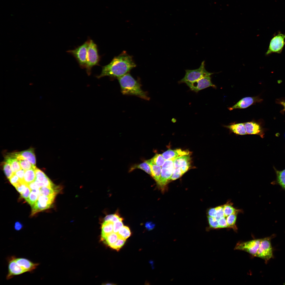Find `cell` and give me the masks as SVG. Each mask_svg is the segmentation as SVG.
Wrapping results in <instances>:
<instances>
[{"instance_id": "obj_36", "label": "cell", "mask_w": 285, "mask_h": 285, "mask_svg": "<svg viewBox=\"0 0 285 285\" xmlns=\"http://www.w3.org/2000/svg\"><path fill=\"white\" fill-rule=\"evenodd\" d=\"M216 216L215 218L218 220L219 219L225 217L224 215L223 205L215 207Z\"/></svg>"}, {"instance_id": "obj_35", "label": "cell", "mask_w": 285, "mask_h": 285, "mask_svg": "<svg viewBox=\"0 0 285 285\" xmlns=\"http://www.w3.org/2000/svg\"><path fill=\"white\" fill-rule=\"evenodd\" d=\"M125 241V240L118 238L117 240L115 243L110 246L112 248L118 251L124 245Z\"/></svg>"}, {"instance_id": "obj_31", "label": "cell", "mask_w": 285, "mask_h": 285, "mask_svg": "<svg viewBox=\"0 0 285 285\" xmlns=\"http://www.w3.org/2000/svg\"><path fill=\"white\" fill-rule=\"evenodd\" d=\"M150 160L153 163L161 167L163 164L165 160L162 154H156Z\"/></svg>"}, {"instance_id": "obj_29", "label": "cell", "mask_w": 285, "mask_h": 285, "mask_svg": "<svg viewBox=\"0 0 285 285\" xmlns=\"http://www.w3.org/2000/svg\"><path fill=\"white\" fill-rule=\"evenodd\" d=\"M232 205V203L230 201L223 205L224 215L225 217L241 210L235 208Z\"/></svg>"}, {"instance_id": "obj_40", "label": "cell", "mask_w": 285, "mask_h": 285, "mask_svg": "<svg viewBox=\"0 0 285 285\" xmlns=\"http://www.w3.org/2000/svg\"><path fill=\"white\" fill-rule=\"evenodd\" d=\"M9 179L10 183L15 187L18 185L21 182L18 177L15 173Z\"/></svg>"}, {"instance_id": "obj_2", "label": "cell", "mask_w": 285, "mask_h": 285, "mask_svg": "<svg viewBox=\"0 0 285 285\" xmlns=\"http://www.w3.org/2000/svg\"><path fill=\"white\" fill-rule=\"evenodd\" d=\"M7 260L8 272L6 279L7 280L26 272H32L39 265L28 259L17 258L14 256L8 257Z\"/></svg>"}, {"instance_id": "obj_28", "label": "cell", "mask_w": 285, "mask_h": 285, "mask_svg": "<svg viewBox=\"0 0 285 285\" xmlns=\"http://www.w3.org/2000/svg\"><path fill=\"white\" fill-rule=\"evenodd\" d=\"M136 169H141L149 174L151 175V171L150 167L149 164L145 161L144 162L138 164H135L132 166L130 168L129 171L131 172Z\"/></svg>"}, {"instance_id": "obj_32", "label": "cell", "mask_w": 285, "mask_h": 285, "mask_svg": "<svg viewBox=\"0 0 285 285\" xmlns=\"http://www.w3.org/2000/svg\"><path fill=\"white\" fill-rule=\"evenodd\" d=\"M3 169L6 177L9 179L14 174L12 171L10 164L5 161L4 163Z\"/></svg>"}, {"instance_id": "obj_4", "label": "cell", "mask_w": 285, "mask_h": 285, "mask_svg": "<svg viewBox=\"0 0 285 285\" xmlns=\"http://www.w3.org/2000/svg\"><path fill=\"white\" fill-rule=\"evenodd\" d=\"M89 43L88 47L87 63L86 69L88 75L91 73L92 68L94 66H100L99 64L101 56L98 53L97 45L89 37L88 38Z\"/></svg>"}, {"instance_id": "obj_16", "label": "cell", "mask_w": 285, "mask_h": 285, "mask_svg": "<svg viewBox=\"0 0 285 285\" xmlns=\"http://www.w3.org/2000/svg\"><path fill=\"white\" fill-rule=\"evenodd\" d=\"M190 153L188 150H182L179 149L173 150H168L163 153L162 155L165 160H175L182 156L190 154Z\"/></svg>"}, {"instance_id": "obj_38", "label": "cell", "mask_w": 285, "mask_h": 285, "mask_svg": "<svg viewBox=\"0 0 285 285\" xmlns=\"http://www.w3.org/2000/svg\"><path fill=\"white\" fill-rule=\"evenodd\" d=\"M122 218L117 213L107 215L104 218V221H111L113 223L120 220Z\"/></svg>"}, {"instance_id": "obj_34", "label": "cell", "mask_w": 285, "mask_h": 285, "mask_svg": "<svg viewBox=\"0 0 285 285\" xmlns=\"http://www.w3.org/2000/svg\"><path fill=\"white\" fill-rule=\"evenodd\" d=\"M207 218L210 228L213 229H219L218 220L215 217L208 216Z\"/></svg>"}, {"instance_id": "obj_5", "label": "cell", "mask_w": 285, "mask_h": 285, "mask_svg": "<svg viewBox=\"0 0 285 285\" xmlns=\"http://www.w3.org/2000/svg\"><path fill=\"white\" fill-rule=\"evenodd\" d=\"M185 71L184 77L178 82L179 84L195 82L203 77L210 76L213 74L206 70L204 61L202 62L199 68L193 70L187 69Z\"/></svg>"}, {"instance_id": "obj_12", "label": "cell", "mask_w": 285, "mask_h": 285, "mask_svg": "<svg viewBox=\"0 0 285 285\" xmlns=\"http://www.w3.org/2000/svg\"><path fill=\"white\" fill-rule=\"evenodd\" d=\"M247 134L255 135L263 138L264 135L263 129L258 122L251 121L244 123Z\"/></svg>"}, {"instance_id": "obj_39", "label": "cell", "mask_w": 285, "mask_h": 285, "mask_svg": "<svg viewBox=\"0 0 285 285\" xmlns=\"http://www.w3.org/2000/svg\"><path fill=\"white\" fill-rule=\"evenodd\" d=\"M123 218H121L120 220L113 223V232L117 233L124 225L122 222Z\"/></svg>"}, {"instance_id": "obj_42", "label": "cell", "mask_w": 285, "mask_h": 285, "mask_svg": "<svg viewBox=\"0 0 285 285\" xmlns=\"http://www.w3.org/2000/svg\"><path fill=\"white\" fill-rule=\"evenodd\" d=\"M225 217L221 218L218 220V228H228L226 220Z\"/></svg>"}, {"instance_id": "obj_21", "label": "cell", "mask_w": 285, "mask_h": 285, "mask_svg": "<svg viewBox=\"0 0 285 285\" xmlns=\"http://www.w3.org/2000/svg\"><path fill=\"white\" fill-rule=\"evenodd\" d=\"M150 165L151 171V175L157 182L159 180L161 174L162 167L152 163L150 160H145Z\"/></svg>"}, {"instance_id": "obj_49", "label": "cell", "mask_w": 285, "mask_h": 285, "mask_svg": "<svg viewBox=\"0 0 285 285\" xmlns=\"http://www.w3.org/2000/svg\"><path fill=\"white\" fill-rule=\"evenodd\" d=\"M146 228L148 230H152L154 227V224L151 222H148L145 224Z\"/></svg>"}, {"instance_id": "obj_30", "label": "cell", "mask_w": 285, "mask_h": 285, "mask_svg": "<svg viewBox=\"0 0 285 285\" xmlns=\"http://www.w3.org/2000/svg\"><path fill=\"white\" fill-rule=\"evenodd\" d=\"M118 238L126 240L130 236L131 231L129 227L127 226H123L117 233Z\"/></svg>"}, {"instance_id": "obj_25", "label": "cell", "mask_w": 285, "mask_h": 285, "mask_svg": "<svg viewBox=\"0 0 285 285\" xmlns=\"http://www.w3.org/2000/svg\"><path fill=\"white\" fill-rule=\"evenodd\" d=\"M241 210L231 214L227 217L226 220L228 228H231L235 231L237 230L236 225L237 217L238 213Z\"/></svg>"}, {"instance_id": "obj_7", "label": "cell", "mask_w": 285, "mask_h": 285, "mask_svg": "<svg viewBox=\"0 0 285 285\" xmlns=\"http://www.w3.org/2000/svg\"><path fill=\"white\" fill-rule=\"evenodd\" d=\"M270 237L261 239L259 248L255 257L267 261L273 256Z\"/></svg>"}, {"instance_id": "obj_11", "label": "cell", "mask_w": 285, "mask_h": 285, "mask_svg": "<svg viewBox=\"0 0 285 285\" xmlns=\"http://www.w3.org/2000/svg\"><path fill=\"white\" fill-rule=\"evenodd\" d=\"M262 99L258 96L246 97L239 101L231 107H229L231 111L236 109H244L247 108L256 102L262 101Z\"/></svg>"}, {"instance_id": "obj_20", "label": "cell", "mask_w": 285, "mask_h": 285, "mask_svg": "<svg viewBox=\"0 0 285 285\" xmlns=\"http://www.w3.org/2000/svg\"><path fill=\"white\" fill-rule=\"evenodd\" d=\"M60 188L59 186H55L53 187H42L39 190L40 195L46 196H56L59 192Z\"/></svg>"}, {"instance_id": "obj_44", "label": "cell", "mask_w": 285, "mask_h": 285, "mask_svg": "<svg viewBox=\"0 0 285 285\" xmlns=\"http://www.w3.org/2000/svg\"><path fill=\"white\" fill-rule=\"evenodd\" d=\"M31 191V189L29 187L28 185L25 190L22 193L20 194L21 197L26 200L28 197Z\"/></svg>"}, {"instance_id": "obj_22", "label": "cell", "mask_w": 285, "mask_h": 285, "mask_svg": "<svg viewBox=\"0 0 285 285\" xmlns=\"http://www.w3.org/2000/svg\"><path fill=\"white\" fill-rule=\"evenodd\" d=\"M5 161L10 164L13 173L22 169L18 160L11 154L6 157Z\"/></svg>"}, {"instance_id": "obj_10", "label": "cell", "mask_w": 285, "mask_h": 285, "mask_svg": "<svg viewBox=\"0 0 285 285\" xmlns=\"http://www.w3.org/2000/svg\"><path fill=\"white\" fill-rule=\"evenodd\" d=\"M186 84L191 91L196 92L210 87L215 88L216 87V86L212 83L210 76L203 77L195 82Z\"/></svg>"}, {"instance_id": "obj_23", "label": "cell", "mask_w": 285, "mask_h": 285, "mask_svg": "<svg viewBox=\"0 0 285 285\" xmlns=\"http://www.w3.org/2000/svg\"><path fill=\"white\" fill-rule=\"evenodd\" d=\"M113 222L111 221H104L102 225L101 237L113 232Z\"/></svg>"}, {"instance_id": "obj_19", "label": "cell", "mask_w": 285, "mask_h": 285, "mask_svg": "<svg viewBox=\"0 0 285 285\" xmlns=\"http://www.w3.org/2000/svg\"><path fill=\"white\" fill-rule=\"evenodd\" d=\"M274 168L276 174V179L271 183L273 185H279L285 191V169L280 171Z\"/></svg>"}, {"instance_id": "obj_51", "label": "cell", "mask_w": 285, "mask_h": 285, "mask_svg": "<svg viewBox=\"0 0 285 285\" xmlns=\"http://www.w3.org/2000/svg\"></svg>"}, {"instance_id": "obj_48", "label": "cell", "mask_w": 285, "mask_h": 285, "mask_svg": "<svg viewBox=\"0 0 285 285\" xmlns=\"http://www.w3.org/2000/svg\"><path fill=\"white\" fill-rule=\"evenodd\" d=\"M23 225L21 222L17 221L15 223L14 225L15 229L17 231L21 230L23 227Z\"/></svg>"}, {"instance_id": "obj_13", "label": "cell", "mask_w": 285, "mask_h": 285, "mask_svg": "<svg viewBox=\"0 0 285 285\" xmlns=\"http://www.w3.org/2000/svg\"><path fill=\"white\" fill-rule=\"evenodd\" d=\"M11 154L18 160L26 159L36 167V158L33 148H31L21 152L12 153Z\"/></svg>"}, {"instance_id": "obj_41", "label": "cell", "mask_w": 285, "mask_h": 285, "mask_svg": "<svg viewBox=\"0 0 285 285\" xmlns=\"http://www.w3.org/2000/svg\"><path fill=\"white\" fill-rule=\"evenodd\" d=\"M28 184L25 183L24 181H21L17 186L15 187L18 192L20 194L23 192L26 189Z\"/></svg>"}, {"instance_id": "obj_24", "label": "cell", "mask_w": 285, "mask_h": 285, "mask_svg": "<svg viewBox=\"0 0 285 285\" xmlns=\"http://www.w3.org/2000/svg\"><path fill=\"white\" fill-rule=\"evenodd\" d=\"M36 168H33L25 171L23 181L26 184H28L35 180L36 177L35 172Z\"/></svg>"}, {"instance_id": "obj_47", "label": "cell", "mask_w": 285, "mask_h": 285, "mask_svg": "<svg viewBox=\"0 0 285 285\" xmlns=\"http://www.w3.org/2000/svg\"><path fill=\"white\" fill-rule=\"evenodd\" d=\"M28 185L31 190L39 189L40 188L34 181L28 184Z\"/></svg>"}, {"instance_id": "obj_17", "label": "cell", "mask_w": 285, "mask_h": 285, "mask_svg": "<svg viewBox=\"0 0 285 285\" xmlns=\"http://www.w3.org/2000/svg\"><path fill=\"white\" fill-rule=\"evenodd\" d=\"M224 126L232 132L238 135L247 134L244 123L233 124Z\"/></svg>"}, {"instance_id": "obj_43", "label": "cell", "mask_w": 285, "mask_h": 285, "mask_svg": "<svg viewBox=\"0 0 285 285\" xmlns=\"http://www.w3.org/2000/svg\"><path fill=\"white\" fill-rule=\"evenodd\" d=\"M174 160H165L161 167L162 168H169L174 167Z\"/></svg>"}, {"instance_id": "obj_33", "label": "cell", "mask_w": 285, "mask_h": 285, "mask_svg": "<svg viewBox=\"0 0 285 285\" xmlns=\"http://www.w3.org/2000/svg\"><path fill=\"white\" fill-rule=\"evenodd\" d=\"M19 162L21 168L25 171L30 169L31 168H36V167L34 166L29 161L26 159L18 160Z\"/></svg>"}, {"instance_id": "obj_3", "label": "cell", "mask_w": 285, "mask_h": 285, "mask_svg": "<svg viewBox=\"0 0 285 285\" xmlns=\"http://www.w3.org/2000/svg\"><path fill=\"white\" fill-rule=\"evenodd\" d=\"M117 79L123 94L135 96L145 100L149 99L147 93L142 89L139 82L129 73Z\"/></svg>"}, {"instance_id": "obj_26", "label": "cell", "mask_w": 285, "mask_h": 285, "mask_svg": "<svg viewBox=\"0 0 285 285\" xmlns=\"http://www.w3.org/2000/svg\"><path fill=\"white\" fill-rule=\"evenodd\" d=\"M118 238V236L117 233L114 232L104 237H101L102 240L109 246L115 243Z\"/></svg>"}, {"instance_id": "obj_9", "label": "cell", "mask_w": 285, "mask_h": 285, "mask_svg": "<svg viewBox=\"0 0 285 285\" xmlns=\"http://www.w3.org/2000/svg\"><path fill=\"white\" fill-rule=\"evenodd\" d=\"M285 34L279 33L271 40L266 55L273 53H281L285 44Z\"/></svg>"}, {"instance_id": "obj_27", "label": "cell", "mask_w": 285, "mask_h": 285, "mask_svg": "<svg viewBox=\"0 0 285 285\" xmlns=\"http://www.w3.org/2000/svg\"><path fill=\"white\" fill-rule=\"evenodd\" d=\"M40 195L39 189L31 190L28 197L26 200L32 206L37 201Z\"/></svg>"}, {"instance_id": "obj_1", "label": "cell", "mask_w": 285, "mask_h": 285, "mask_svg": "<svg viewBox=\"0 0 285 285\" xmlns=\"http://www.w3.org/2000/svg\"><path fill=\"white\" fill-rule=\"evenodd\" d=\"M136 66L132 57L124 51L115 57L109 64L102 66L101 74L96 77L98 79L105 76L118 78L128 73Z\"/></svg>"}, {"instance_id": "obj_46", "label": "cell", "mask_w": 285, "mask_h": 285, "mask_svg": "<svg viewBox=\"0 0 285 285\" xmlns=\"http://www.w3.org/2000/svg\"><path fill=\"white\" fill-rule=\"evenodd\" d=\"M207 213L209 216L215 218L216 216V211L215 207L209 209L207 211Z\"/></svg>"}, {"instance_id": "obj_50", "label": "cell", "mask_w": 285, "mask_h": 285, "mask_svg": "<svg viewBox=\"0 0 285 285\" xmlns=\"http://www.w3.org/2000/svg\"><path fill=\"white\" fill-rule=\"evenodd\" d=\"M280 103L284 107L283 110L285 111V102L283 101H281Z\"/></svg>"}, {"instance_id": "obj_18", "label": "cell", "mask_w": 285, "mask_h": 285, "mask_svg": "<svg viewBox=\"0 0 285 285\" xmlns=\"http://www.w3.org/2000/svg\"><path fill=\"white\" fill-rule=\"evenodd\" d=\"M35 172L36 177L34 182L40 188L45 186L50 179L42 171L36 168Z\"/></svg>"}, {"instance_id": "obj_37", "label": "cell", "mask_w": 285, "mask_h": 285, "mask_svg": "<svg viewBox=\"0 0 285 285\" xmlns=\"http://www.w3.org/2000/svg\"><path fill=\"white\" fill-rule=\"evenodd\" d=\"M183 174L180 168H174L171 177V180H176L180 177Z\"/></svg>"}, {"instance_id": "obj_45", "label": "cell", "mask_w": 285, "mask_h": 285, "mask_svg": "<svg viewBox=\"0 0 285 285\" xmlns=\"http://www.w3.org/2000/svg\"><path fill=\"white\" fill-rule=\"evenodd\" d=\"M25 171L21 169L16 172L15 174L19 178L21 181H23L24 175Z\"/></svg>"}, {"instance_id": "obj_14", "label": "cell", "mask_w": 285, "mask_h": 285, "mask_svg": "<svg viewBox=\"0 0 285 285\" xmlns=\"http://www.w3.org/2000/svg\"><path fill=\"white\" fill-rule=\"evenodd\" d=\"M191 160L190 154L180 156L174 160V168H180L184 174L190 167Z\"/></svg>"}, {"instance_id": "obj_8", "label": "cell", "mask_w": 285, "mask_h": 285, "mask_svg": "<svg viewBox=\"0 0 285 285\" xmlns=\"http://www.w3.org/2000/svg\"><path fill=\"white\" fill-rule=\"evenodd\" d=\"M55 197L46 196L40 195L36 202L31 206V216H33L37 213L49 208Z\"/></svg>"}, {"instance_id": "obj_6", "label": "cell", "mask_w": 285, "mask_h": 285, "mask_svg": "<svg viewBox=\"0 0 285 285\" xmlns=\"http://www.w3.org/2000/svg\"><path fill=\"white\" fill-rule=\"evenodd\" d=\"M89 40L82 44L78 46L73 50H69L66 52L72 55L75 59L80 67L82 69L86 68L88 47Z\"/></svg>"}, {"instance_id": "obj_15", "label": "cell", "mask_w": 285, "mask_h": 285, "mask_svg": "<svg viewBox=\"0 0 285 285\" xmlns=\"http://www.w3.org/2000/svg\"><path fill=\"white\" fill-rule=\"evenodd\" d=\"M174 169V167L169 168H162L160 178L157 182L158 186L163 189L171 180V177Z\"/></svg>"}]
</instances>
